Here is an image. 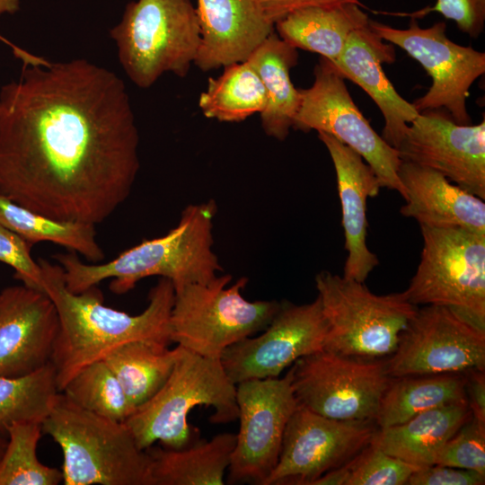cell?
Listing matches in <instances>:
<instances>
[{"label": "cell", "instance_id": "29", "mask_svg": "<svg viewBox=\"0 0 485 485\" xmlns=\"http://www.w3.org/2000/svg\"><path fill=\"white\" fill-rule=\"evenodd\" d=\"M0 224L31 245L48 242L83 256L91 263L103 260L96 240L95 225L58 220L24 207L0 193Z\"/></svg>", "mask_w": 485, "mask_h": 485}, {"label": "cell", "instance_id": "34", "mask_svg": "<svg viewBox=\"0 0 485 485\" xmlns=\"http://www.w3.org/2000/svg\"><path fill=\"white\" fill-rule=\"evenodd\" d=\"M346 485H405L410 475L419 470L392 456L370 443L348 462Z\"/></svg>", "mask_w": 485, "mask_h": 485}, {"label": "cell", "instance_id": "18", "mask_svg": "<svg viewBox=\"0 0 485 485\" xmlns=\"http://www.w3.org/2000/svg\"><path fill=\"white\" fill-rule=\"evenodd\" d=\"M58 328L48 295L24 285L0 292V376L31 374L50 362Z\"/></svg>", "mask_w": 485, "mask_h": 485}, {"label": "cell", "instance_id": "12", "mask_svg": "<svg viewBox=\"0 0 485 485\" xmlns=\"http://www.w3.org/2000/svg\"><path fill=\"white\" fill-rule=\"evenodd\" d=\"M373 31L383 40L406 51L432 79L428 91L412 105L418 112L443 109L460 125H471L467 110L469 90L485 73V54L453 42L444 22L421 28L410 18L408 29L400 30L370 20Z\"/></svg>", "mask_w": 485, "mask_h": 485}, {"label": "cell", "instance_id": "7", "mask_svg": "<svg viewBox=\"0 0 485 485\" xmlns=\"http://www.w3.org/2000/svg\"><path fill=\"white\" fill-rule=\"evenodd\" d=\"M230 274L174 290L170 317L172 342L200 356L220 359L225 348L263 331L279 308L275 300L249 301L245 277Z\"/></svg>", "mask_w": 485, "mask_h": 485}, {"label": "cell", "instance_id": "1", "mask_svg": "<svg viewBox=\"0 0 485 485\" xmlns=\"http://www.w3.org/2000/svg\"><path fill=\"white\" fill-rule=\"evenodd\" d=\"M139 135L125 84L84 58L23 65L0 90V193L94 225L128 197Z\"/></svg>", "mask_w": 485, "mask_h": 485}, {"label": "cell", "instance_id": "4", "mask_svg": "<svg viewBox=\"0 0 485 485\" xmlns=\"http://www.w3.org/2000/svg\"><path fill=\"white\" fill-rule=\"evenodd\" d=\"M42 433L62 450L65 485H153L151 458L128 426L77 406L63 392Z\"/></svg>", "mask_w": 485, "mask_h": 485}, {"label": "cell", "instance_id": "19", "mask_svg": "<svg viewBox=\"0 0 485 485\" xmlns=\"http://www.w3.org/2000/svg\"><path fill=\"white\" fill-rule=\"evenodd\" d=\"M201 42L194 64L202 71L247 60L275 31L259 0H197Z\"/></svg>", "mask_w": 485, "mask_h": 485}, {"label": "cell", "instance_id": "43", "mask_svg": "<svg viewBox=\"0 0 485 485\" xmlns=\"http://www.w3.org/2000/svg\"><path fill=\"white\" fill-rule=\"evenodd\" d=\"M21 0H0V15L13 14L19 11Z\"/></svg>", "mask_w": 485, "mask_h": 485}, {"label": "cell", "instance_id": "27", "mask_svg": "<svg viewBox=\"0 0 485 485\" xmlns=\"http://www.w3.org/2000/svg\"><path fill=\"white\" fill-rule=\"evenodd\" d=\"M456 402H468L461 373L396 377L381 399L375 424L379 428L399 425L421 412Z\"/></svg>", "mask_w": 485, "mask_h": 485}, {"label": "cell", "instance_id": "41", "mask_svg": "<svg viewBox=\"0 0 485 485\" xmlns=\"http://www.w3.org/2000/svg\"><path fill=\"white\" fill-rule=\"evenodd\" d=\"M348 478V462L343 465L329 471L314 480L311 485H346Z\"/></svg>", "mask_w": 485, "mask_h": 485}, {"label": "cell", "instance_id": "14", "mask_svg": "<svg viewBox=\"0 0 485 485\" xmlns=\"http://www.w3.org/2000/svg\"><path fill=\"white\" fill-rule=\"evenodd\" d=\"M239 432L227 482L263 485L278 461L287 423L298 406L289 372L236 384Z\"/></svg>", "mask_w": 485, "mask_h": 485}, {"label": "cell", "instance_id": "11", "mask_svg": "<svg viewBox=\"0 0 485 485\" xmlns=\"http://www.w3.org/2000/svg\"><path fill=\"white\" fill-rule=\"evenodd\" d=\"M299 405L339 420L375 421L391 381L384 362L323 348L288 370Z\"/></svg>", "mask_w": 485, "mask_h": 485}, {"label": "cell", "instance_id": "36", "mask_svg": "<svg viewBox=\"0 0 485 485\" xmlns=\"http://www.w3.org/2000/svg\"><path fill=\"white\" fill-rule=\"evenodd\" d=\"M31 244L0 224V262L14 270L22 285L43 292V271L31 254Z\"/></svg>", "mask_w": 485, "mask_h": 485}, {"label": "cell", "instance_id": "2", "mask_svg": "<svg viewBox=\"0 0 485 485\" xmlns=\"http://www.w3.org/2000/svg\"><path fill=\"white\" fill-rule=\"evenodd\" d=\"M39 262L43 271V292L54 304L58 319L50 362L60 392L82 368L103 360L124 343L140 340L168 346L172 342L174 287L171 280L160 278L148 294L146 309L132 315L105 305L96 287L71 292L60 265L44 260Z\"/></svg>", "mask_w": 485, "mask_h": 485}, {"label": "cell", "instance_id": "21", "mask_svg": "<svg viewBox=\"0 0 485 485\" xmlns=\"http://www.w3.org/2000/svg\"><path fill=\"white\" fill-rule=\"evenodd\" d=\"M394 61L392 45L384 43L369 22L350 35L339 58L331 63L375 102L384 119L382 137L398 149L419 112L397 93L384 72L382 64Z\"/></svg>", "mask_w": 485, "mask_h": 485}, {"label": "cell", "instance_id": "3", "mask_svg": "<svg viewBox=\"0 0 485 485\" xmlns=\"http://www.w3.org/2000/svg\"><path fill=\"white\" fill-rule=\"evenodd\" d=\"M216 212L213 199L189 205L178 225L166 234L143 241L105 263H84L72 251L55 259L73 293L109 278L110 289L117 295L128 293L140 280L153 276L171 280L174 290L191 283H207L223 269L213 251Z\"/></svg>", "mask_w": 485, "mask_h": 485}, {"label": "cell", "instance_id": "30", "mask_svg": "<svg viewBox=\"0 0 485 485\" xmlns=\"http://www.w3.org/2000/svg\"><path fill=\"white\" fill-rule=\"evenodd\" d=\"M223 73L210 77L198 98V107L207 119L238 122L265 109L267 97L261 80L247 61L223 67Z\"/></svg>", "mask_w": 485, "mask_h": 485}, {"label": "cell", "instance_id": "13", "mask_svg": "<svg viewBox=\"0 0 485 485\" xmlns=\"http://www.w3.org/2000/svg\"><path fill=\"white\" fill-rule=\"evenodd\" d=\"M384 364L391 378L484 370L485 331L448 307H418Z\"/></svg>", "mask_w": 485, "mask_h": 485}, {"label": "cell", "instance_id": "25", "mask_svg": "<svg viewBox=\"0 0 485 485\" xmlns=\"http://www.w3.org/2000/svg\"><path fill=\"white\" fill-rule=\"evenodd\" d=\"M368 15L355 4L297 10L275 23L277 34L295 48L335 62L350 35L368 25Z\"/></svg>", "mask_w": 485, "mask_h": 485}, {"label": "cell", "instance_id": "6", "mask_svg": "<svg viewBox=\"0 0 485 485\" xmlns=\"http://www.w3.org/2000/svg\"><path fill=\"white\" fill-rule=\"evenodd\" d=\"M110 35L123 70L140 88L152 86L164 73L185 77L201 42L191 0L132 1Z\"/></svg>", "mask_w": 485, "mask_h": 485}, {"label": "cell", "instance_id": "33", "mask_svg": "<svg viewBox=\"0 0 485 485\" xmlns=\"http://www.w3.org/2000/svg\"><path fill=\"white\" fill-rule=\"evenodd\" d=\"M61 392L88 411L121 422L136 410L104 360L82 368Z\"/></svg>", "mask_w": 485, "mask_h": 485}, {"label": "cell", "instance_id": "9", "mask_svg": "<svg viewBox=\"0 0 485 485\" xmlns=\"http://www.w3.org/2000/svg\"><path fill=\"white\" fill-rule=\"evenodd\" d=\"M423 247L404 292L414 305H440L485 331V234L420 226Z\"/></svg>", "mask_w": 485, "mask_h": 485}, {"label": "cell", "instance_id": "5", "mask_svg": "<svg viewBox=\"0 0 485 485\" xmlns=\"http://www.w3.org/2000/svg\"><path fill=\"white\" fill-rule=\"evenodd\" d=\"M198 405L212 407L213 424L238 419L236 384L227 375L220 359L187 350L179 357L169 378L159 391L124 421L137 446L146 450L161 442L167 448L189 446L190 411Z\"/></svg>", "mask_w": 485, "mask_h": 485}, {"label": "cell", "instance_id": "40", "mask_svg": "<svg viewBox=\"0 0 485 485\" xmlns=\"http://www.w3.org/2000/svg\"><path fill=\"white\" fill-rule=\"evenodd\" d=\"M463 373L465 391L472 415L485 421L484 370L471 369Z\"/></svg>", "mask_w": 485, "mask_h": 485}, {"label": "cell", "instance_id": "37", "mask_svg": "<svg viewBox=\"0 0 485 485\" xmlns=\"http://www.w3.org/2000/svg\"><path fill=\"white\" fill-rule=\"evenodd\" d=\"M439 13L455 22L461 31L472 38H478L485 24V0H436L433 6H427L413 13H392L420 19L430 13Z\"/></svg>", "mask_w": 485, "mask_h": 485}, {"label": "cell", "instance_id": "26", "mask_svg": "<svg viewBox=\"0 0 485 485\" xmlns=\"http://www.w3.org/2000/svg\"><path fill=\"white\" fill-rule=\"evenodd\" d=\"M235 442L222 433L181 449L148 447L153 485H224Z\"/></svg>", "mask_w": 485, "mask_h": 485}, {"label": "cell", "instance_id": "17", "mask_svg": "<svg viewBox=\"0 0 485 485\" xmlns=\"http://www.w3.org/2000/svg\"><path fill=\"white\" fill-rule=\"evenodd\" d=\"M403 162L430 168L485 199V120L460 125L443 110L419 112L398 147Z\"/></svg>", "mask_w": 485, "mask_h": 485}, {"label": "cell", "instance_id": "22", "mask_svg": "<svg viewBox=\"0 0 485 485\" xmlns=\"http://www.w3.org/2000/svg\"><path fill=\"white\" fill-rule=\"evenodd\" d=\"M398 175L405 190L403 216L420 226L459 227L485 234V203L441 173L401 161Z\"/></svg>", "mask_w": 485, "mask_h": 485}, {"label": "cell", "instance_id": "8", "mask_svg": "<svg viewBox=\"0 0 485 485\" xmlns=\"http://www.w3.org/2000/svg\"><path fill=\"white\" fill-rule=\"evenodd\" d=\"M315 287L328 324L325 348L377 359L392 355L418 306L404 292L376 295L364 282L322 270Z\"/></svg>", "mask_w": 485, "mask_h": 485}, {"label": "cell", "instance_id": "32", "mask_svg": "<svg viewBox=\"0 0 485 485\" xmlns=\"http://www.w3.org/2000/svg\"><path fill=\"white\" fill-rule=\"evenodd\" d=\"M8 441L0 459V485H57L62 472L43 464L37 456L42 424L13 423L6 430Z\"/></svg>", "mask_w": 485, "mask_h": 485}, {"label": "cell", "instance_id": "39", "mask_svg": "<svg viewBox=\"0 0 485 485\" xmlns=\"http://www.w3.org/2000/svg\"><path fill=\"white\" fill-rule=\"evenodd\" d=\"M269 19L274 24L297 10L308 7H331L344 4H355L365 7L360 0H259Z\"/></svg>", "mask_w": 485, "mask_h": 485}, {"label": "cell", "instance_id": "35", "mask_svg": "<svg viewBox=\"0 0 485 485\" xmlns=\"http://www.w3.org/2000/svg\"><path fill=\"white\" fill-rule=\"evenodd\" d=\"M436 464L485 475V421L471 415L443 445Z\"/></svg>", "mask_w": 485, "mask_h": 485}, {"label": "cell", "instance_id": "38", "mask_svg": "<svg viewBox=\"0 0 485 485\" xmlns=\"http://www.w3.org/2000/svg\"><path fill=\"white\" fill-rule=\"evenodd\" d=\"M485 475L477 472L434 464L414 472L410 485H483Z\"/></svg>", "mask_w": 485, "mask_h": 485}, {"label": "cell", "instance_id": "15", "mask_svg": "<svg viewBox=\"0 0 485 485\" xmlns=\"http://www.w3.org/2000/svg\"><path fill=\"white\" fill-rule=\"evenodd\" d=\"M371 420H339L299 405L289 418L278 461L263 485H311L365 448L375 428Z\"/></svg>", "mask_w": 485, "mask_h": 485}, {"label": "cell", "instance_id": "44", "mask_svg": "<svg viewBox=\"0 0 485 485\" xmlns=\"http://www.w3.org/2000/svg\"><path fill=\"white\" fill-rule=\"evenodd\" d=\"M7 440L4 439V437L0 436V459L3 455V453L4 451L5 445H6Z\"/></svg>", "mask_w": 485, "mask_h": 485}, {"label": "cell", "instance_id": "16", "mask_svg": "<svg viewBox=\"0 0 485 485\" xmlns=\"http://www.w3.org/2000/svg\"><path fill=\"white\" fill-rule=\"evenodd\" d=\"M328 324L319 297L309 304L281 302L257 337H248L222 353L220 362L235 384L278 377L297 359L325 348Z\"/></svg>", "mask_w": 485, "mask_h": 485}, {"label": "cell", "instance_id": "28", "mask_svg": "<svg viewBox=\"0 0 485 485\" xmlns=\"http://www.w3.org/2000/svg\"><path fill=\"white\" fill-rule=\"evenodd\" d=\"M183 348L146 341L124 343L103 359L135 408L153 397L169 378Z\"/></svg>", "mask_w": 485, "mask_h": 485}, {"label": "cell", "instance_id": "42", "mask_svg": "<svg viewBox=\"0 0 485 485\" xmlns=\"http://www.w3.org/2000/svg\"><path fill=\"white\" fill-rule=\"evenodd\" d=\"M0 40L4 42L6 45H8L12 48L13 55L17 58H19L23 63V65L35 66V65H47L48 63V60L41 57L33 55L26 51L25 49L16 46L15 44L11 42L9 40L5 39L1 34H0Z\"/></svg>", "mask_w": 485, "mask_h": 485}, {"label": "cell", "instance_id": "24", "mask_svg": "<svg viewBox=\"0 0 485 485\" xmlns=\"http://www.w3.org/2000/svg\"><path fill=\"white\" fill-rule=\"evenodd\" d=\"M298 60L297 48L274 31L247 58L261 80L267 97L260 114L261 127L269 137L285 140L293 127L300 104V93L290 78Z\"/></svg>", "mask_w": 485, "mask_h": 485}, {"label": "cell", "instance_id": "31", "mask_svg": "<svg viewBox=\"0 0 485 485\" xmlns=\"http://www.w3.org/2000/svg\"><path fill=\"white\" fill-rule=\"evenodd\" d=\"M59 392L51 362L25 375L0 376V436L13 423L42 424Z\"/></svg>", "mask_w": 485, "mask_h": 485}, {"label": "cell", "instance_id": "20", "mask_svg": "<svg viewBox=\"0 0 485 485\" xmlns=\"http://www.w3.org/2000/svg\"><path fill=\"white\" fill-rule=\"evenodd\" d=\"M332 160L341 204L345 260L343 277L365 282L379 264L377 256L366 244L367 198L378 195L381 187L372 168L354 150L334 137L318 132Z\"/></svg>", "mask_w": 485, "mask_h": 485}, {"label": "cell", "instance_id": "10", "mask_svg": "<svg viewBox=\"0 0 485 485\" xmlns=\"http://www.w3.org/2000/svg\"><path fill=\"white\" fill-rule=\"evenodd\" d=\"M344 77L328 59L314 67V81L299 89L300 104L292 128L327 133L357 153L375 173L381 187L405 198L398 171V150L378 135L351 98Z\"/></svg>", "mask_w": 485, "mask_h": 485}, {"label": "cell", "instance_id": "23", "mask_svg": "<svg viewBox=\"0 0 485 485\" xmlns=\"http://www.w3.org/2000/svg\"><path fill=\"white\" fill-rule=\"evenodd\" d=\"M471 415L468 402L444 405L401 424L375 429L370 444L416 467L431 466L443 445Z\"/></svg>", "mask_w": 485, "mask_h": 485}]
</instances>
